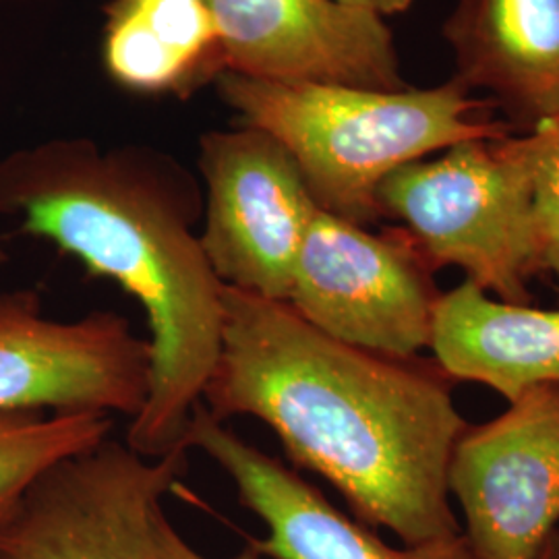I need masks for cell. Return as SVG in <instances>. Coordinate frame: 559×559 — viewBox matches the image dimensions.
<instances>
[{
    "mask_svg": "<svg viewBox=\"0 0 559 559\" xmlns=\"http://www.w3.org/2000/svg\"><path fill=\"white\" fill-rule=\"evenodd\" d=\"M200 185L145 147L50 140L0 160V216L50 240L140 302L152 385L124 443L143 459L185 445L221 355L222 284L201 249Z\"/></svg>",
    "mask_w": 559,
    "mask_h": 559,
    "instance_id": "2",
    "label": "cell"
},
{
    "mask_svg": "<svg viewBox=\"0 0 559 559\" xmlns=\"http://www.w3.org/2000/svg\"><path fill=\"white\" fill-rule=\"evenodd\" d=\"M336 2L348 7V9L371 13L381 20L406 13L415 4V0H336Z\"/></svg>",
    "mask_w": 559,
    "mask_h": 559,
    "instance_id": "18",
    "label": "cell"
},
{
    "mask_svg": "<svg viewBox=\"0 0 559 559\" xmlns=\"http://www.w3.org/2000/svg\"><path fill=\"white\" fill-rule=\"evenodd\" d=\"M200 242L224 286L286 302L300 245L321 207L299 164L270 133L242 124L200 141Z\"/></svg>",
    "mask_w": 559,
    "mask_h": 559,
    "instance_id": "7",
    "label": "cell"
},
{
    "mask_svg": "<svg viewBox=\"0 0 559 559\" xmlns=\"http://www.w3.org/2000/svg\"><path fill=\"white\" fill-rule=\"evenodd\" d=\"M150 385V340L120 313L57 321L34 288L0 295V411H98L133 420Z\"/></svg>",
    "mask_w": 559,
    "mask_h": 559,
    "instance_id": "8",
    "label": "cell"
},
{
    "mask_svg": "<svg viewBox=\"0 0 559 559\" xmlns=\"http://www.w3.org/2000/svg\"><path fill=\"white\" fill-rule=\"evenodd\" d=\"M9 260V255H7V251H4V245H2V239H0V265L4 263V261Z\"/></svg>",
    "mask_w": 559,
    "mask_h": 559,
    "instance_id": "20",
    "label": "cell"
},
{
    "mask_svg": "<svg viewBox=\"0 0 559 559\" xmlns=\"http://www.w3.org/2000/svg\"><path fill=\"white\" fill-rule=\"evenodd\" d=\"M230 477L240 506L265 524L267 535L251 540L270 559H475L464 533L396 549L359 520L348 519L318 487L278 459L239 438L224 420L198 406L185 433Z\"/></svg>",
    "mask_w": 559,
    "mask_h": 559,
    "instance_id": "11",
    "label": "cell"
},
{
    "mask_svg": "<svg viewBox=\"0 0 559 559\" xmlns=\"http://www.w3.org/2000/svg\"><path fill=\"white\" fill-rule=\"evenodd\" d=\"M441 293L402 226H367L320 210L300 245L286 302L330 338L394 359L431 348Z\"/></svg>",
    "mask_w": 559,
    "mask_h": 559,
    "instance_id": "5",
    "label": "cell"
},
{
    "mask_svg": "<svg viewBox=\"0 0 559 559\" xmlns=\"http://www.w3.org/2000/svg\"><path fill=\"white\" fill-rule=\"evenodd\" d=\"M533 177L531 131L462 141L394 170L378 189V207L408 230L433 272L456 265L491 299L531 305Z\"/></svg>",
    "mask_w": 559,
    "mask_h": 559,
    "instance_id": "4",
    "label": "cell"
},
{
    "mask_svg": "<svg viewBox=\"0 0 559 559\" xmlns=\"http://www.w3.org/2000/svg\"><path fill=\"white\" fill-rule=\"evenodd\" d=\"M535 559H559V528H556L540 547L539 556Z\"/></svg>",
    "mask_w": 559,
    "mask_h": 559,
    "instance_id": "19",
    "label": "cell"
},
{
    "mask_svg": "<svg viewBox=\"0 0 559 559\" xmlns=\"http://www.w3.org/2000/svg\"><path fill=\"white\" fill-rule=\"evenodd\" d=\"M221 355L201 400L214 419L265 423L300 468L404 545L460 535L448 468L468 423L438 360L325 336L288 305L222 286Z\"/></svg>",
    "mask_w": 559,
    "mask_h": 559,
    "instance_id": "1",
    "label": "cell"
},
{
    "mask_svg": "<svg viewBox=\"0 0 559 559\" xmlns=\"http://www.w3.org/2000/svg\"><path fill=\"white\" fill-rule=\"evenodd\" d=\"M187 452L143 459L108 438L60 460L0 524V559H162L156 514Z\"/></svg>",
    "mask_w": 559,
    "mask_h": 559,
    "instance_id": "6",
    "label": "cell"
},
{
    "mask_svg": "<svg viewBox=\"0 0 559 559\" xmlns=\"http://www.w3.org/2000/svg\"><path fill=\"white\" fill-rule=\"evenodd\" d=\"M156 539H158V549H160L162 559H210L195 551L187 540L182 539L179 531L166 519L164 510H158L156 514ZM261 556L249 545L240 551L239 556L233 559H260Z\"/></svg>",
    "mask_w": 559,
    "mask_h": 559,
    "instance_id": "17",
    "label": "cell"
},
{
    "mask_svg": "<svg viewBox=\"0 0 559 559\" xmlns=\"http://www.w3.org/2000/svg\"><path fill=\"white\" fill-rule=\"evenodd\" d=\"M475 559H535L559 524V385L526 388L466 427L448 468Z\"/></svg>",
    "mask_w": 559,
    "mask_h": 559,
    "instance_id": "9",
    "label": "cell"
},
{
    "mask_svg": "<svg viewBox=\"0 0 559 559\" xmlns=\"http://www.w3.org/2000/svg\"><path fill=\"white\" fill-rule=\"evenodd\" d=\"M216 80L242 124L290 152L321 210L360 226L381 221L378 189L394 170L462 141L516 133L454 78L427 90L278 83L230 71Z\"/></svg>",
    "mask_w": 559,
    "mask_h": 559,
    "instance_id": "3",
    "label": "cell"
},
{
    "mask_svg": "<svg viewBox=\"0 0 559 559\" xmlns=\"http://www.w3.org/2000/svg\"><path fill=\"white\" fill-rule=\"evenodd\" d=\"M535 141L533 218L537 245V276L559 286V119L531 129Z\"/></svg>",
    "mask_w": 559,
    "mask_h": 559,
    "instance_id": "16",
    "label": "cell"
},
{
    "mask_svg": "<svg viewBox=\"0 0 559 559\" xmlns=\"http://www.w3.org/2000/svg\"><path fill=\"white\" fill-rule=\"evenodd\" d=\"M112 429V415L98 411H0V524L44 471L100 445Z\"/></svg>",
    "mask_w": 559,
    "mask_h": 559,
    "instance_id": "15",
    "label": "cell"
},
{
    "mask_svg": "<svg viewBox=\"0 0 559 559\" xmlns=\"http://www.w3.org/2000/svg\"><path fill=\"white\" fill-rule=\"evenodd\" d=\"M222 69L278 83L404 90L385 20L336 0H207Z\"/></svg>",
    "mask_w": 559,
    "mask_h": 559,
    "instance_id": "10",
    "label": "cell"
},
{
    "mask_svg": "<svg viewBox=\"0 0 559 559\" xmlns=\"http://www.w3.org/2000/svg\"><path fill=\"white\" fill-rule=\"evenodd\" d=\"M104 62L135 92H185L221 75V46L207 0H115Z\"/></svg>",
    "mask_w": 559,
    "mask_h": 559,
    "instance_id": "14",
    "label": "cell"
},
{
    "mask_svg": "<svg viewBox=\"0 0 559 559\" xmlns=\"http://www.w3.org/2000/svg\"><path fill=\"white\" fill-rule=\"evenodd\" d=\"M441 36L452 78L514 129L559 119V0H456Z\"/></svg>",
    "mask_w": 559,
    "mask_h": 559,
    "instance_id": "12",
    "label": "cell"
},
{
    "mask_svg": "<svg viewBox=\"0 0 559 559\" xmlns=\"http://www.w3.org/2000/svg\"><path fill=\"white\" fill-rule=\"evenodd\" d=\"M431 350L450 378L510 402L526 388L559 385V309L508 305L464 280L441 295Z\"/></svg>",
    "mask_w": 559,
    "mask_h": 559,
    "instance_id": "13",
    "label": "cell"
}]
</instances>
